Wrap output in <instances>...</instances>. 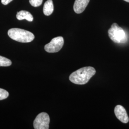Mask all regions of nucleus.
I'll list each match as a JSON object with an SVG mask.
<instances>
[{
	"mask_svg": "<svg viewBox=\"0 0 129 129\" xmlns=\"http://www.w3.org/2000/svg\"><path fill=\"white\" fill-rule=\"evenodd\" d=\"M90 0H76L74 5V12L77 14L83 13L86 8Z\"/></svg>",
	"mask_w": 129,
	"mask_h": 129,
	"instance_id": "7",
	"label": "nucleus"
},
{
	"mask_svg": "<svg viewBox=\"0 0 129 129\" xmlns=\"http://www.w3.org/2000/svg\"><path fill=\"white\" fill-rule=\"evenodd\" d=\"M123 1H124L125 2H127L128 3H129V0H123Z\"/></svg>",
	"mask_w": 129,
	"mask_h": 129,
	"instance_id": "14",
	"label": "nucleus"
},
{
	"mask_svg": "<svg viewBox=\"0 0 129 129\" xmlns=\"http://www.w3.org/2000/svg\"><path fill=\"white\" fill-rule=\"evenodd\" d=\"M8 96V92L4 89L0 88V101L7 99Z\"/></svg>",
	"mask_w": 129,
	"mask_h": 129,
	"instance_id": "11",
	"label": "nucleus"
},
{
	"mask_svg": "<svg viewBox=\"0 0 129 129\" xmlns=\"http://www.w3.org/2000/svg\"><path fill=\"white\" fill-rule=\"evenodd\" d=\"M12 64V61L5 57L0 55V67H9Z\"/></svg>",
	"mask_w": 129,
	"mask_h": 129,
	"instance_id": "10",
	"label": "nucleus"
},
{
	"mask_svg": "<svg viewBox=\"0 0 129 129\" xmlns=\"http://www.w3.org/2000/svg\"><path fill=\"white\" fill-rule=\"evenodd\" d=\"M8 35L11 39L21 43H29L35 39V36L32 33L20 28L10 29Z\"/></svg>",
	"mask_w": 129,
	"mask_h": 129,
	"instance_id": "2",
	"label": "nucleus"
},
{
	"mask_svg": "<svg viewBox=\"0 0 129 129\" xmlns=\"http://www.w3.org/2000/svg\"><path fill=\"white\" fill-rule=\"evenodd\" d=\"M49 123V116L46 112H41L37 116L33 125L34 129H48Z\"/></svg>",
	"mask_w": 129,
	"mask_h": 129,
	"instance_id": "4",
	"label": "nucleus"
},
{
	"mask_svg": "<svg viewBox=\"0 0 129 129\" xmlns=\"http://www.w3.org/2000/svg\"><path fill=\"white\" fill-rule=\"evenodd\" d=\"M16 18L18 20L25 19L29 22H32L34 19L32 14L26 11H21L18 12L16 14Z\"/></svg>",
	"mask_w": 129,
	"mask_h": 129,
	"instance_id": "8",
	"label": "nucleus"
},
{
	"mask_svg": "<svg viewBox=\"0 0 129 129\" xmlns=\"http://www.w3.org/2000/svg\"><path fill=\"white\" fill-rule=\"evenodd\" d=\"M54 11V5L52 0H47L43 7V13L46 16L50 15Z\"/></svg>",
	"mask_w": 129,
	"mask_h": 129,
	"instance_id": "9",
	"label": "nucleus"
},
{
	"mask_svg": "<svg viewBox=\"0 0 129 129\" xmlns=\"http://www.w3.org/2000/svg\"><path fill=\"white\" fill-rule=\"evenodd\" d=\"M13 1V0H1V3L2 4L6 5H8L10 3H11Z\"/></svg>",
	"mask_w": 129,
	"mask_h": 129,
	"instance_id": "13",
	"label": "nucleus"
},
{
	"mask_svg": "<svg viewBox=\"0 0 129 129\" xmlns=\"http://www.w3.org/2000/svg\"><path fill=\"white\" fill-rule=\"evenodd\" d=\"M43 1V0H29V3L33 6L37 7L42 5Z\"/></svg>",
	"mask_w": 129,
	"mask_h": 129,
	"instance_id": "12",
	"label": "nucleus"
},
{
	"mask_svg": "<svg viewBox=\"0 0 129 129\" xmlns=\"http://www.w3.org/2000/svg\"><path fill=\"white\" fill-rule=\"evenodd\" d=\"M64 38L62 37L54 38L50 42L45 46V50L47 52L53 53L60 51L64 45Z\"/></svg>",
	"mask_w": 129,
	"mask_h": 129,
	"instance_id": "5",
	"label": "nucleus"
},
{
	"mask_svg": "<svg viewBox=\"0 0 129 129\" xmlns=\"http://www.w3.org/2000/svg\"><path fill=\"white\" fill-rule=\"evenodd\" d=\"M108 34L111 40L115 43H124L127 41L126 33L117 23H113L112 24L108 30Z\"/></svg>",
	"mask_w": 129,
	"mask_h": 129,
	"instance_id": "3",
	"label": "nucleus"
},
{
	"mask_svg": "<svg viewBox=\"0 0 129 129\" xmlns=\"http://www.w3.org/2000/svg\"><path fill=\"white\" fill-rule=\"evenodd\" d=\"M114 113L116 117L123 123L129 122V118L124 108L120 105H117L114 109Z\"/></svg>",
	"mask_w": 129,
	"mask_h": 129,
	"instance_id": "6",
	"label": "nucleus"
},
{
	"mask_svg": "<svg viewBox=\"0 0 129 129\" xmlns=\"http://www.w3.org/2000/svg\"><path fill=\"white\" fill-rule=\"evenodd\" d=\"M96 74V70L92 67H86L78 69L70 75L69 79L72 83L84 85Z\"/></svg>",
	"mask_w": 129,
	"mask_h": 129,
	"instance_id": "1",
	"label": "nucleus"
}]
</instances>
